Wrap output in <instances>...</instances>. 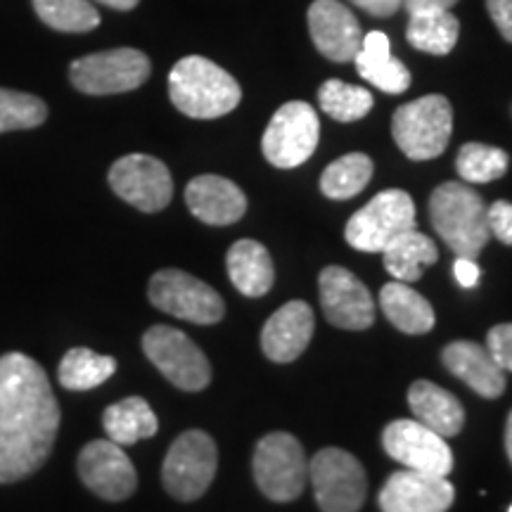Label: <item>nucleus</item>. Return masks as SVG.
<instances>
[{
	"instance_id": "8",
	"label": "nucleus",
	"mask_w": 512,
	"mask_h": 512,
	"mask_svg": "<svg viewBox=\"0 0 512 512\" xmlns=\"http://www.w3.org/2000/svg\"><path fill=\"white\" fill-rule=\"evenodd\" d=\"M415 228V204L403 190H384L351 216L344 238L358 252H384L389 242Z\"/></svg>"
},
{
	"instance_id": "38",
	"label": "nucleus",
	"mask_w": 512,
	"mask_h": 512,
	"mask_svg": "<svg viewBox=\"0 0 512 512\" xmlns=\"http://www.w3.org/2000/svg\"><path fill=\"white\" fill-rule=\"evenodd\" d=\"M453 275H456L460 287H465V290H472V287H477L479 278H482V271H479L475 259L458 256L456 264H453Z\"/></svg>"
},
{
	"instance_id": "6",
	"label": "nucleus",
	"mask_w": 512,
	"mask_h": 512,
	"mask_svg": "<svg viewBox=\"0 0 512 512\" xmlns=\"http://www.w3.org/2000/svg\"><path fill=\"white\" fill-rule=\"evenodd\" d=\"M219 467L214 439L202 430L183 432L164 458L162 482L176 501L190 503L207 494Z\"/></svg>"
},
{
	"instance_id": "7",
	"label": "nucleus",
	"mask_w": 512,
	"mask_h": 512,
	"mask_svg": "<svg viewBox=\"0 0 512 512\" xmlns=\"http://www.w3.org/2000/svg\"><path fill=\"white\" fill-rule=\"evenodd\" d=\"M150 57L133 48L102 50L81 57L69 67V81L86 95H114L136 91L150 79Z\"/></svg>"
},
{
	"instance_id": "13",
	"label": "nucleus",
	"mask_w": 512,
	"mask_h": 512,
	"mask_svg": "<svg viewBox=\"0 0 512 512\" xmlns=\"http://www.w3.org/2000/svg\"><path fill=\"white\" fill-rule=\"evenodd\" d=\"M382 446L406 470L446 477L453 470V451L444 437L420 420H394L382 434Z\"/></svg>"
},
{
	"instance_id": "37",
	"label": "nucleus",
	"mask_w": 512,
	"mask_h": 512,
	"mask_svg": "<svg viewBox=\"0 0 512 512\" xmlns=\"http://www.w3.org/2000/svg\"><path fill=\"white\" fill-rule=\"evenodd\" d=\"M486 8L496 29L501 31L505 41L512 43V0H486Z\"/></svg>"
},
{
	"instance_id": "40",
	"label": "nucleus",
	"mask_w": 512,
	"mask_h": 512,
	"mask_svg": "<svg viewBox=\"0 0 512 512\" xmlns=\"http://www.w3.org/2000/svg\"><path fill=\"white\" fill-rule=\"evenodd\" d=\"M458 0H403V8L408 15L413 12H432V10H451Z\"/></svg>"
},
{
	"instance_id": "34",
	"label": "nucleus",
	"mask_w": 512,
	"mask_h": 512,
	"mask_svg": "<svg viewBox=\"0 0 512 512\" xmlns=\"http://www.w3.org/2000/svg\"><path fill=\"white\" fill-rule=\"evenodd\" d=\"M48 119L46 102L31 93L0 88V133L27 131Z\"/></svg>"
},
{
	"instance_id": "30",
	"label": "nucleus",
	"mask_w": 512,
	"mask_h": 512,
	"mask_svg": "<svg viewBox=\"0 0 512 512\" xmlns=\"http://www.w3.org/2000/svg\"><path fill=\"white\" fill-rule=\"evenodd\" d=\"M373 178V162L361 152H351L332 162L320 176V190L330 200H351L358 192L366 190Z\"/></svg>"
},
{
	"instance_id": "3",
	"label": "nucleus",
	"mask_w": 512,
	"mask_h": 512,
	"mask_svg": "<svg viewBox=\"0 0 512 512\" xmlns=\"http://www.w3.org/2000/svg\"><path fill=\"white\" fill-rule=\"evenodd\" d=\"M432 226L458 256L475 259L489 242L486 204L477 190L465 183H444L430 197Z\"/></svg>"
},
{
	"instance_id": "22",
	"label": "nucleus",
	"mask_w": 512,
	"mask_h": 512,
	"mask_svg": "<svg viewBox=\"0 0 512 512\" xmlns=\"http://www.w3.org/2000/svg\"><path fill=\"white\" fill-rule=\"evenodd\" d=\"M354 62L358 74L384 93L399 95L411 86V72L406 64L392 55L389 36L382 31H370L363 36L361 50L356 53Z\"/></svg>"
},
{
	"instance_id": "23",
	"label": "nucleus",
	"mask_w": 512,
	"mask_h": 512,
	"mask_svg": "<svg viewBox=\"0 0 512 512\" xmlns=\"http://www.w3.org/2000/svg\"><path fill=\"white\" fill-rule=\"evenodd\" d=\"M408 406L422 425L430 427L444 439L460 434L465 425V411L460 401L439 384L430 380H418L408 389Z\"/></svg>"
},
{
	"instance_id": "29",
	"label": "nucleus",
	"mask_w": 512,
	"mask_h": 512,
	"mask_svg": "<svg viewBox=\"0 0 512 512\" xmlns=\"http://www.w3.org/2000/svg\"><path fill=\"white\" fill-rule=\"evenodd\" d=\"M114 373H117V361L112 356L95 354L86 347L69 349L57 368L60 384L69 392H88V389L100 387Z\"/></svg>"
},
{
	"instance_id": "16",
	"label": "nucleus",
	"mask_w": 512,
	"mask_h": 512,
	"mask_svg": "<svg viewBox=\"0 0 512 512\" xmlns=\"http://www.w3.org/2000/svg\"><path fill=\"white\" fill-rule=\"evenodd\" d=\"M320 306L325 318L342 330H368L375 323L370 290L342 266H328L318 278Z\"/></svg>"
},
{
	"instance_id": "12",
	"label": "nucleus",
	"mask_w": 512,
	"mask_h": 512,
	"mask_svg": "<svg viewBox=\"0 0 512 512\" xmlns=\"http://www.w3.org/2000/svg\"><path fill=\"white\" fill-rule=\"evenodd\" d=\"M320 121L309 102L294 100L280 107L268 124L261 150L278 169L302 166L318 147Z\"/></svg>"
},
{
	"instance_id": "9",
	"label": "nucleus",
	"mask_w": 512,
	"mask_h": 512,
	"mask_svg": "<svg viewBox=\"0 0 512 512\" xmlns=\"http://www.w3.org/2000/svg\"><path fill=\"white\" fill-rule=\"evenodd\" d=\"M147 297L159 311L195 325H214L226 313V304L214 287L178 268H164L152 275Z\"/></svg>"
},
{
	"instance_id": "33",
	"label": "nucleus",
	"mask_w": 512,
	"mask_h": 512,
	"mask_svg": "<svg viewBox=\"0 0 512 512\" xmlns=\"http://www.w3.org/2000/svg\"><path fill=\"white\" fill-rule=\"evenodd\" d=\"M508 164V152L484 143H467L456 157V169L465 183L498 181L508 171Z\"/></svg>"
},
{
	"instance_id": "35",
	"label": "nucleus",
	"mask_w": 512,
	"mask_h": 512,
	"mask_svg": "<svg viewBox=\"0 0 512 512\" xmlns=\"http://www.w3.org/2000/svg\"><path fill=\"white\" fill-rule=\"evenodd\" d=\"M486 349L503 370L512 373V323L496 325L486 335Z\"/></svg>"
},
{
	"instance_id": "20",
	"label": "nucleus",
	"mask_w": 512,
	"mask_h": 512,
	"mask_svg": "<svg viewBox=\"0 0 512 512\" xmlns=\"http://www.w3.org/2000/svg\"><path fill=\"white\" fill-rule=\"evenodd\" d=\"M185 202L207 226H230L238 223L247 211L245 192L228 178L214 174L192 178L185 188Z\"/></svg>"
},
{
	"instance_id": "5",
	"label": "nucleus",
	"mask_w": 512,
	"mask_h": 512,
	"mask_svg": "<svg viewBox=\"0 0 512 512\" xmlns=\"http://www.w3.org/2000/svg\"><path fill=\"white\" fill-rule=\"evenodd\" d=\"M252 467L261 494L275 503H290L302 496L309 477L304 448L287 432L266 434L256 444Z\"/></svg>"
},
{
	"instance_id": "11",
	"label": "nucleus",
	"mask_w": 512,
	"mask_h": 512,
	"mask_svg": "<svg viewBox=\"0 0 512 512\" xmlns=\"http://www.w3.org/2000/svg\"><path fill=\"white\" fill-rule=\"evenodd\" d=\"M143 351L166 380L183 392H202L211 382V366L202 349L185 332L152 325L143 335Z\"/></svg>"
},
{
	"instance_id": "39",
	"label": "nucleus",
	"mask_w": 512,
	"mask_h": 512,
	"mask_svg": "<svg viewBox=\"0 0 512 512\" xmlns=\"http://www.w3.org/2000/svg\"><path fill=\"white\" fill-rule=\"evenodd\" d=\"M351 3L373 17H392L401 10L403 0H351Z\"/></svg>"
},
{
	"instance_id": "41",
	"label": "nucleus",
	"mask_w": 512,
	"mask_h": 512,
	"mask_svg": "<svg viewBox=\"0 0 512 512\" xmlns=\"http://www.w3.org/2000/svg\"><path fill=\"white\" fill-rule=\"evenodd\" d=\"M98 3L107 5V8H114V10H133L140 0H98Z\"/></svg>"
},
{
	"instance_id": "17",
	"label": "nucleus",
	"mask_w": 512,
	"mask_h": 512,
	"mask_svg": "<svg viewBox=\"0 0 512 512\" xmlns=\"http://www.w3.org/2000/svg\"><path fill=\"white\" fill-rule=\"evenodd\" d=\"M453 498L456 489L446 477L403 467L387 479L377 501L382 512H446L453 505Z\"/></svg>"
},
{
	"instance_id": "24",
	"label": "nucleus",
	"mask_w": 512,
	"mask_h": 512,
	"mask_svg": "<svg viewBox=\"0 0 512 512\" xmlns=\"http://www.w3.org/2000/svg\"><path fill=\"white\" fill-rule=\"evenodd\" d=\"M228 278L245 297H264L273 287L275 271L268 249L256 240H238L226 256Z\"/></svg>"
},
{
	"instance_id": "42",
	"label": "nucleus",
	"mask_w": 512,
	"mask_h": 512,
	"mask_svg": "<svg viewBox=\"0 0 512 512\" xmlns=\"http://www.w3.org/2000/svg\"><path fill=\"white\" fill-rule=\"evenodd\" d=\"M505 451H508V458L512 463V411L508 415V425H505Z\"/></svg>"
},
{
	"instance_id": "28",
	"label": "nucleus",
	"mask_w": 512,
	"mask_h": 512,
	"mask_svg": "<svg viewBox=\"0 0 512 512\" xmlns=\"http://www.w3.org/2000/svg\"><path fill=\"white\" fill-rule=\"evenodd\" d=\"M460 22L451 10L413 12L406 38L415 50L427 55H448L458 43Z\"/></svg>"
},
{
	"instance_id": "31",
	"label": "nucleus",
	"mask_w": 512,
	"mask_h": 512,
	"mask_svg": "<svg viewBox=\"0 0 512 512\" xmlns=\"http://www.w3.org/2000/svg\"><path fill=\"white\" fill-rule=\"evenodd\" d=\"M38 19L64 34H86L100 27V12L91 0H31Z\"/></svg>"
},
{
	"instance_id": "2",
	"label": "nucleus",
	"mask_w": 512,
	"mask_h": 512,
	"mask_svg": "<svg viewBox=\"0 0 512 512\" xmlns=\"http://www.w3.org/2000/svg\"><path fill=\"white\" fill-rule=\"evenodd\" d=\"M169 95L178 112L190 119H219L242 100L240 83L202 55H188L169 74Z\"/></svg>"
},
{
	"instance_id": "18",
	"label": "nucleus",
	"mask_w": 512,
	"mask_h": 512,
	"mask_svg": "<svg viewBox=\"0 0 512 512\" xmlns=\"http://www.w3.org/2000/svg\"><path fill=\"white\" fill-rule=\"evenodd\" d=\"M309 31L318 53L332 62H351L361 50L363 31L354 12L339 0H313Z\"/></svg>"
},
{
	"instance_id": "1",
	"label": "nucleus",
	"mask_w": 512,
	"mask_h": 512,
	"mask_svg": "<svg viewBox=\"0 0 512 512\" xmlns=\"http://www.w3.org/2000/svg\"><path fill=\"white\" fill-rule=\"evenodd\" d=\"M60 430V406L46 370L19 351L0 356V484L46 465Z\"/></svg>"
},
{
	"instance_id": "26",
	"label": "nucleus",
	"mask_w": 512,
	"mask_h": 512,
	"mask_svg": "<svg viewBox=\"0 0 512 512\" xmlns=\"http://www.w3.org/2000/svg\"><path fill=\"white\" fill-rule=\"evenodd\" d=\"M102 427H105L107 439L119 446H131L138 441L155 437L159 430V422L150 403L140 396H128L112 403L105 413H102Z\"/></svg>"
},
{
	"instance_id": "15",
	"label": "nucleus",
	"mask_w": 512,
	"mask_h": 512,
	"mask_svg": "<svg viewBox=\"0 0 512 512\" xmlns=\"http://www.w3.org/2000/svg\"><path fill=\"white\" fill-rule=\"evenodd\" d=\"M76 467H79L81 482L105 501H126L138 486L136 467L128 460L124 448L110 439L88 441L81 448Z\"/></svg>"
},
{
	"instance_id": "36",
	"label": "nucleus",
	"mask_w": 512,
	"mask_h": 512,
	"mask_svg": "<svg viewBox=\"0 0 512 512\" xmlns=\"http://www.w3.org/2000/svg\"><path fill=\"white\" fill-rule=\"evenodd\" d=\"M486 221H489V233L512 247V204L510 202H494L486 209Z\"/></svg>"
},
{
	"instance_id": "10",
	"label": "nucleus",
	"mask_w": 512,
	"mask_h": 512,
	"mask_svg": "<svg viewBox=\"0 0 512 512\" xmlns=\"http://www.w3.org/2000/svg\"><path fill=\"white\" fill-rule=\"evenodd\" d=\"M313 494L323 512H358L366 501V470L342 448H323L309 463Z\"/></svg>"
},
{
	"instance_id": "19",
	"label": "nucleus",
	"mask_w": 512,
	"mask_h": 512,
	"mask_svg": "<svg viewBox=\"0 0 512 512\" xmlns=\"http://www.w3.org/2000/svg\"><path fill=\"white\" fill-rule=\"evenodd\" d=\"M313 311L306 302L280 306L261 330V349L273 363H292L304 354L313 337Z\"/></svg>"
},
{
	"instance_id": "4",
	"label": "nucleus",
	"mask_w": 512,
	"mask_h": 512,
	"mask_svg": "<svg viewBox=\"0 0 512 512\" xmlns=\"http://www.w3.org/2000/svg\"><path fill=\"white\" fill-rule=\"evenodd\" d=\"M453 131L451 102L444 95H425L394 112L392 136L408 159L425 162L439 157Z\"/></svg>"
},
{
	"instance_id": "32",
	"label": "nucleus",
	"mask_w": 512,
	"mask_h": 512,
	"mask_svg": "<svg viewBox=\"0 0 512 512\" xmlns=\"http://www.w3.org/2000/svg\"><path fill=\"white\" fill-rule=\"evenodd\" d=\"M318 105L328 117L349 124V121L363 119L373 110V95L361 86L330 79L320 86Z\"/></svg>"
},
{
	"instance_id": "14",
	"label": "nucleus",
	"mask_w": 512,
	"mask_h": 512,
	"mask_svg": "<svg viewBox=\"0 0 512 512\" xmlns=\"http://www.w3.org/2000/svg\"><path fill=\"white\" fill-rule=\"evenodd\" d=\"M110 185L121 200L145 214L162 211L174 197V181L164 162L150 155H126L110 169Z\"/></svg>"
},
{
	"instance_id": "21",
	"label": "nucleus",
	"mask_w": 512,
	"mask_h": 512,
	"mask_svg": "<svg viewBox=\"0 0 512 512\" xmlns=\"http://www.w3.org/2000/svg\"><path fill=\"white\" fill-rule=\"evenodd\" d=\"M444 366L484 399H498L505 392V370L489 349L477 342H451L444 349Z\"/></svg>"
},
{
	"instance_id": "27",
	"label": "nucleus",
	"mask_w": 512,
	"mask_h": 512,
	"mask_svg": "<svg viewBox=\"0 0 512 512\" xmlns=\"http://www.w3.org/2000/svg\"><path fill=\"white\" fill-rule=\"evenodd\" d=\"M384 268L399 283H415L422 278V268L439 259V249L432 238L418 230H406L384 247Z\"/></svg>"
},
{
	"instance_id": "25",
	"label": "nucleus",
	"mask_w": 512,
	"mask_h": 512,
	"mask_svg": "<svg viewBox=\"0 0 512 512\" xmlns=\"http://www.w3.org/2000/svg\"><path fill=\"white\" fill-rule=\"evenodd\" d=\"M380 304L389 323L406 335H425L434 328L432 304L413 287H408V283L396 280L384 285L380 290Z\"/></svg>"
},
{
	"instance_id": "43",
	"label": "nucleus",
	"mask_w": 512,
	"mask_h": 512,
	"mask_svg": "<svg viewBox=\"0 0 512 512\" xmlns=\"http://www.w3.org/2000/svg\"><path fill=\"white\" fill-rule=\"evenodd\" d=\"M508 512H512V505H510V508H508Z\"/></svg>"
}]
</instances>
